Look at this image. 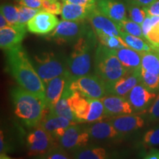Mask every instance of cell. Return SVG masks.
<instances>
[{
    "label": "cell",
    "mask_w": 159,
    "mask_h": 159,
    "mask_svg": "<svg viewBox=\"0 0 159 159\" xmlns=\"http://www.w3.org/2000/svg\"><path fill=\"white\" fill-rule=\"evenodd\" d=\"M91 27L83 21H67L63 20L60 21L52 33H51L47 39L56 42L58 44L75 43L85 35Z\"/></svg>",
    "instance_id": "cell-6"
},
{
    "label": "cell",
    "mask_w": 159,
    "mask_h": 159,
    "mask_svg": "<svg viewBox=\"0 0 159 159\" xmlns=\"http://www.w3.org/2000/svg\"><path fill=\"white\" fill-rule=\"evenodd\" d=\"M148 116L150 120H159V94L149 109Z\"/></svg>",
    "instance_id": "cell-39"
},
{
    "label": "cell",
    "mask_w": 159,
    "mask_h": 159,
    "mask_svg": "<svg viewBox=\"0 0 159 159\" xmlns=\"http://www.w3.org/2000/svg\"><path fill=\"white\" fill-rule=\"evenodd\" d=\"M156 0H130L131 3L135 4V5L142 6V7H147L151 3L153 2Z\"/></svg>",
    "instance_id": "cell-46"
},
{
    "label": "cell",
    "mask_w": 159,
    "mask_h": 159,
    "mask_svg": "<svg viewBox=\"0 0 159 159\" xmlns=\"http://www.w3.org/2000/svg\"><path fill=\"white\" fill-rule=\"evenodd\" d=\"M33 66L43 85L52 79L67 72V61L56 53L42 52L33 57Z\"/></svg>",
    "instance_id": "cell-5"
},
{
    "label": "cell",
    "mask_w": 159,
    "mask_h": 159,
    "mask_svg": "<svg viewBox=\"0 0 159 159\" xmlns=\"http://www.w3.org/2000/svg\"><path fill=\"white\" fill-rule=\"evenodd\" d=\"M71 80L68 72L52 79L44 84L45 111H50L62 97L66 88L70 84Z\"/></svg>",
    "instance_id": "cell-10"
},
{
    "label": "cell",
    "mask_w": 159,
    "mask_h": 159,
    "mask_svg": "<svg viewBox=\"0 0 159 159\" xmlns=\"http://www.w3.org/2000/svg\"><path fill=\"white\" fill-rule=\"evenodd\" d=\"M45 159H68L69 158V154L66 152V150L60 145H57L53 148L45 156L42 157Z\"/></svg>",
    "instance_id": "cell-38"
},
{
    "label": "cell",
    "mask_w": 159,
    "mask_h": 159,
    "mask_svg": "<svg viewBox=\"0 0 159 159\" xmlns=\"http://www.w3.org/2000/svg\"><path fill=\"white\" fill-rule=\"evenodd\" d=\"M8 69L21 88L44 98V85L21 45L5 51Z\"/></svg>",
    "instance_id": "cell-1"
},
{
    "label": "cell",
    "mask_w": 159,
    "mask_h": 159,
    "mask_svg": "<svg viewBox=\"0 0 159 159\" xmlns=\"http://www.w3.org/2000/svg\"><path fill=\"white\" fill-rule=\"evenodd\" d=\"M57 145L56 139L40 124L27 136V153L30 156L42 158Z\"/></svg>",
    "instance_id": "cell-7"
},
{
    "label": "cell",
    "mask_w": 159,
    "mask_h": 159,
    "mask_svg": "<svg viewBox=\"0 0 159 159\" xmlns=\"http://www.w3.org/2000/svg\"><path fill=\"white\" fill-rule=\"evenodd\" d=\"M73 158L77 159H105L109 158V155L104 148H90L76 150L73 154Z\"/></svg>",
    "instance_id": "cell-27"
},
{
    "label": "cell",
    "mask_w": 159,
    "mask_h": 159,
    "mask_svg": "<svg viewBox=\"0 0 159 159\" xmlns=\"http://www.w3.org/2000/svg\"><path fill=\"white\" fill-rule=\"evenodd\" d=\"M144 158L146 159H159V150L152 149L144 155Z\"/></svg>",
    "instance_id": "cell-45"
},
{
    "label": "cell",
    "mask_w": 159,
    "mask_h": 159,
    "mask_svg": "<svg viewBox=\"0 0 159 159\" xmlns=\"http://www.w3.org/2000/svg\"><path fill=\"white\" fill-rule=\"evenodd\" d=\"M7 26H11V24L6 19V18L4 16L2 13H1L0 14V29L4 28V27H7Z\"/></svg>",
    "instance_id": "cell-47"
},
{
    "label": "cell",
    "mask_w": 159,
    "mask_h": 159,
    "mask_svg": "<svg viewBox=\"0 0 159 159\" xmlns=\"http://www.w3.org/2000/svg\"><path fill=\"white\" fill-rule=\"evenodd\" d=\"M118 57L125 68L129 71H134L142 68V54L129 47L111 49Z\"/></svg>",
    "instance_id": "cell-21"
},
{
    "label": "cell",
    "mask_w": 159,
    "mask_h": 159,
    "mask_svg": "<svg viewBox=\"0 0 159 159\" xmlns=\"http://www.w3.org/2000/svg\"><path fill=\"white\" fill-rule=\"evenodd\" d=\"M142 54V68L159 75V52L155 50L145 52Z\"/></svg>",
    "instance_id": "cell-26"
},
{
    "label": "cell",
    "mask_w": 159,
    "mask_h": 159,
    "mask_svg": "<svg viewBox=\"0 0 159 159\" xmlns=\"http://www.w3.org/2000/svg\"><path fill=\"white\" fill-rule=\"evenodd\" d=\"M97 37L101 44H102L103 46L111 49L128 47L126 43L123 41V39L120 36L99 34L97 35Z\"/></svg>",
    "instance_id": "cell-30"
},
{
    "label": "cell",
    "mask_w": 159,
    "mask_h": 159,
    "mask_svg": "<svg viewBox=\"0 0 159 159\" xmlns=\"http://www.w3.org/2000/svg\"><path fill=\"white\" fill-rule=\"evenodd\" d=\"M62 5L57 0H42V11L55 15L61 14Z\"/></svg>",
    "instance_id": "cell-36"
},
{
    "label": "cell",
    "mask_w": 159,
    "mask_h": 159,
    "mask_svg": "<svg viewBox=\"0 0 159 159\" xmlns=\"http://www.w3.org/2000/svg\"><path fill=\"white\" fill-rule=\"evenodd\" d=\"M140 82H142V75L141 69H138L129 71L116 80L106 83L105 87L107 93L109 94L127 97L130 91Z\"/></svg>",
    "instance_id": "cell-11"
},
{
    "label": "cell",
    "mask_w": 159,
    "mask_h": 159,
    "mask_svg": "<svg viewBox=\"0 0 159 159\" xmlns=\"http://www.w3.org/2000/svg\"><path fill=\"white\" fill-rule=\"evenodd\" d=\"M156 93L147 89L143 84H137L127 97L132 108L136 111H144L156 97Z\"/></svg>",
    "instance_id": "cell-17"
},
{
    "label": "cell",
    "mask_w": 159,
    "mask_h": 159,
    "mask_svg": "<svg viewBox=\"0 0 159 159\" xmlns=\"http://www.w3.org/2000/svg\"><path fill=\"white\" fill-rule=\"evenodd\" d=\"M25 25H11L0 29V47L3 50H8L21 45L27 33Z\"/></svg>",
    "instance_id": "cell-14"
},
{
    "label": "cell",
    "mask_w": 159,
    "mask_h": 159,
    "mask_svg": "<svg viewBox=\"0 0 159 159\" xmlns=\"http://www.w3.org/2000/svg\"><path fill=\"white\" fill-rule=\"evenodd\" d=\"M17 7L19 13V25H21L27 26L30 20L33 19L39 11H41V9L31 8V7H26V6L20 5H18Z\"/></svg>",
    "instance_id": "cell-33"
},
{
    "label": "cell",
    "mask_w": 159,
    "mask_h": 159,
    "mask_svg": "<svg viewBox=\"0 0 159 159\" xmlns=\"http://www.w3.org/2000/svg\"><path fill=\"white\" fill-rule=\"evenodd\" d=\"M97 8L116 24L127 19L126 7L119 0H98Z\"/></svg>",
    "instance_id": "cell-18"
},
{
    "label": "cell",
    "mask_w": 159,
    "mask_h": 159,
    "mask_svg": "<svg viewBox=\"0 0 159 159\" xmlns=\"http://www.w3.org/2000/svg\"><path fill=\"white\" fill-rule=\"evenodd\" d=\"M90 138L95 140L116 139L121 135L110 122H97L88 128Z\"/></svg>",
    "instance_id": "cell-23"
},
{
    "label": "cell",
    "mask_w": 159,
    "mask_h": 159,
    "mask_svg": "<svg viewBox=\"0 0 159 159\" xmlns=\"http://www.w3.org/2000/svg\"><path fill=\"white\" fill-rule=\"evenodd\" d=\"M7 151H8V148L5 143L3 132L1 130V134H0V156H1L2 159L9 158V157H7V155H6V152Z\"/></svg>",
    "instance_id": "cell-42"
},
{
    "label": "cell",
    "mask_w": 159,
    "mask_h": 159,
    "mask_svg": "<svg viewBox=\"0 0 159 159\" xmlns=\"http://www.w3.org/2000/svg\"><path fill=\"white\" fill-rule=\"evenodd\" d=\"M143 143L148 147L159 145V128L148 130L143 137Z\"/></svg>",
    "instance_id": "cell-37"
},
{
    "label": "cell",
    "mask_w": 159,
    "mask_h": 159,
    "mask_svg": "<svg viewBox=\"0 0 159 159\" xmlns=\"http://www.w3.org/2000/svg\"><path fill=\"white\" fill-rule=\"evenodd\" d=\"M152 44L155 50L159 52V43H156V44H153V43H152Z\"/></svg>",
    "instance_id": "cell-48"
},
{
    "label": "cell",
    "mask_w": 159,
    "mask_h": 159,
    "mask_svg": "<svg viewBox=\"0 0 159 159\" xmlns=\"http://www.w3.org/2000/svg\"><path fill=\"white\" fill-rule=\"evenodd\" d=\"M0 11L11 24V25H19V13L17 6L10 4H2Z\"/></svg>",
    "instance_id": "cell-32"
},
{
    "label": "cell",
    "mask_w": 159,
    "mask_h": 159,
    "mask_svg": "<svg viewBox=\"0 0 159 159\" xmlns=\"http://www.w3.org/2000/svg\"><path fill=\"white\" fill-rule=\"evenodd\" d=\"M117 25L119 26L120 32H125V33H129V34L135 35V36L146 39V38L143 34L142 25L140 24L135 22L131 19H126Z\"/></svg>",
    "instance_id": "cell-29"
},
{
    "label": "cell",
    "mask_w": 159,
    "mask_h": 159,
    "mask_svg": "<svg viewBox=\"0 0 159 159\" xmlns=\"http://www.w3.org/2000/svg\"><path fill=\"white\" fill-rule=\"evenodd\" d=\"M90 100V110L87 116L85 122H94L101 121L106 116L104 105L101 99H89Z\"/></svg>",
    "instance_id": "cell-28"
},
{
    "label": "cell",
    "mask_w": 159,
    "mask_h": 159,
    "mask_svg": "<svg viewBox=\"0 0 159 159\" xmlns=\"http://www.w3.org/2000/svg\"><path fill=\"white\" fill-rule=\"evenodd\" d=\"M97 7V5H82L63 2L61 11V17L67 21H83Z\"/></svg>",
    "instance_id": "cell-20"
},
{
    "label": "cell",
    "mask_w": 159,
    "mask_h": 159,
    "mask_svg": "<svg viewBox=\"0 0 159 159\" xmlns=\"http://www.w3.org/2000/svg\"><path fill=\"white\" fill-rule=\"evenodd\" d=\"M150 19L152 27L147 35L146 39L150 43L156 44L159 43V16H150Z\"/></svg>",
    "instance_id": "cell-35"
},
{
    "label": "cell",
    "mask_w": 159,
    "mask_h": 159,
    "mask_svg": "<svg viewBox=\"0 0 159 159\" xmlns=\"http://www.w3.org/2000/svg\"><path fill=\"white\" fill-rule=\"evenodd\" d=\"M90 139L88 128L75 124L65 130L59 142L66 150H77L88 144Z\"/></svg>",
    "instance_id": "cell-9"
},
{
    "label": "cell",
    "mask_w": 159,
    "mask_h": 159,
    "mask_svg": "<svg viewBox=\"0 0 159 159\" xmlns=\"http://www.w3.org/2000/svg\"><path fill=\"white\" fill-rule=\"evenodd\" d=\"M142 84L151 91L159 90V75L141 69Z\"/></svg>",
    "instance_id": "cell-31"
},
{
    "label": "cell",
    "mask_w": 159,
    "mask_h": 159,
    "mask_svg": "<svg viewBox=\"0 0 159 159\" xmlns=\"http://www.w3.org/2000/svg\"><path fill=\"white\" fill-rule=\"evenodd\" d=\"M63 2L76 4V5H97L98 0H62Z\"/></svg>",
    "instance_id": "cell-43"
},
{
    "label": "cell",
    "mask_w": 159,
    "mask_h": 159,
    "mask_svg": "<svg viewBox=\"0 0 159 159\" xmlns=\"http://www.w3.org/2000/svg\"><path fill=\"white\" fill-rule=\"evenodd\" d=\"M142 28L143 31V34H144V37L146 38L147 35L148 34V33L150 32L151 27H152V24H151V19H150V16L148 15L147 17L145 18L142 25Z\"/></svg>",
    "instance_id": "cell-44"
},
{
    "label": "cell",
    "mask_w": 159,
    "mask_h": 159,
    "mask_svg": "<svg viewBox=\"0 0 159 159\" xmlns=\"http://www.w3.org/2000/svg\"><path fill=\"white\" fill-rule=\"evenodd\" d=\"M149 16H159V0H156L147 7H144Z\"/></svg>",
    "instance_id": "cell-41"
},
{
    "label": "cell",
    "mask_w": 159,
    "mask_h": 159,
    "mask_svg": "<svg viewBox=\"0 0 159 159\" xmlns=\"http://www.w3.org/2000/svg\"><path fill=\"white\" fill-rule=\"evenodd\" d=\"M69 89L89 99H102L107 94L105 83L97 75H86L73 80Z\"/></svg>",
    "instance_id": "cell-8"
},
{
    "label": "cell",
    "mask_w": 159,
    "mask_h": 159,
    "mask_svg": "<svg viewBox=\"0 0 159 159\" xmlns=\"http://www.w3.org/2000/svg\"><path fill=\"white\" fill-rule=\"evenodd\" d=\"M58 23V19L55 14L41 10L33 19L30 20L27 27L28 31L32 33L47 35L54 30Z\"/></svg>",
    "instance_id": "cell-13"
},
{
    "label": "cell",
    "mask_w": 159,
    "mask_h": 159,
    "mask_svg": "<svg viewBox=\"0 0 159 159\" xmlns=\"http://www.w3.org/2000/svg\"><path fill=\"white\" fill-rule=\"evenodd\" d=\"M71 93H72V91L69 89V85L66 88L65 91H63L62 97L59 99L58 102L55 105L53 109H52L50 111H52L54 114L57 115V116L66 117V118L72 121V122L78 123L74 113H73L72 110H71L70 104H69V97H70Z\"/></svg>",
    "instance_id": "cell-24"
},
{
    "label": "cell",
    "mask_w": 159,
    "mask_h": 159,
    "mask_svg": "<svg viewBox=\"0 0 159 159\" xmlns=\"http://www.w3.org/2000/svg\"><path fill=\"white\" fill-rule=\"evenodd\" d=\"M104 105L106 116H117L124 114H130L133 108L126 97L111 94L101 99Z\"/></svg>",
    "instance_id": "cell-16"
},
{
    "label": "cell",
    "mask_w": 159,
    "mask_h": 159,
    "mask_svg": "<svg viewBox=\"0 0 159 159\" xmlns=\"http://www.w3.org/2000/svg\"><path fill=\"white\" fill-rule=\"evenodd\" d=\"M15 114L28 127L39 125L45 112L44 98L25 90L21 86L11 91Z\"/></svg>",
    "instance_id": "cell-2"
},
{
    "label": "cell",
    "mask_w": 159,
    "mask_h": 159,
    "mask_svg": "<svg viewBox=\"0 0 159 159\" xmlns=\"http://www.w3.org/2000/svg\"><path fill=\"white\" fill-rule=\"evenodd\" d=\"M88 19L96 35L105 34L120 36V30L118 25L102 14L97 7L91 12Z\"/></svg>",
    "instance_id": "cell-15"
},
{
    "label": "cell",
    "mask_w": 159,
    "mask_h": 159,
    "mask_svg": "<svg viewBox=\"0 0 159 159\" xmlns=\"http://www.w3.org/2000/svg\"><path fill=\"white\" fill-rule=\"evenodd\" d=\"M128 12L130 19L140 25H142L145 18L148 16V13L144 7L135 5V4H132L129 6Z\"/></svg>",
    "instance_id": "cell-34"
},
{
    "label": "cell",
    "mask_w": 159,
    "mask_h": 159,
    "mask_svg": "<svg viewBox=\"0 0 159 159\" xmlns=\"http://www.w3.org/2000/svg\"><path fill=\"white\" fill-rule=\"evenodd\" d=\"M77 124L67 118L57 116L52 111H45L40 125L48 131L52 136L59 141L64 134L65 130L71 125Z\"/></svg>",
    "instance_id": "cell-12"
},
{
    "label": "cell",
    "mask_w": 159,
    "mask_h": 159,
    "mask_svg": "<svg viewBox=\"0 0 159 159\" xmlns=\"http://www.w3.org/2000/svg\"><path fill=\"white\" fill-rule=\"evenodd\" d=\"M69 104L77 122H85L89 110L90 100L77 91H72L69 97Z\"/></svg>",
    "instance_id": "cell-22"
},
{
    "label": "cell",
    "mask_w": 159,
    "mask_h": 159,
    "mask_svg": "<svg viewBox=\"0 0 159 159\" xmlns=\"http://www.w3.org/2000/svg\"><path fill=\"white\" fill-rule=\"evenodd\" d=\"M94 70L105 83L116 80L128 72L113 51L101 43L95 51Z\"/></svg>",
    "instance_id": "cell-4"
},
{
    "label": "cell",
    "mask_w": 159,
    "mask_h": 159,
    "mask_svg": "<svg viewBox=\"0 0 159 159\" xmlns=\"http://www.w3.org/2000/svg\"><path fill=\"white\" fill-rule=\"evenodd\" d=\"M120 37L126 43L129 48L134 49L139 52L142 53L153 50L152 43H150V41L147 42L142 38L135 36L125 32H120Z\"/></svg>",
    "instance_id": "cell-25"
},
{
    "label": "cell",
    "mask_w": 159,
    "mask_h": 159,
    "mask_svg": "<svg viewBox=\"0 0 159 159\" xmlns=\"http://www.w3.org/2000/svg\"><path fill=\"white\" fill-rule=\"evenodd\" d=\"M97 35L91 29L76 42L67 58V72L71 80L89 75L91 67V54L97 43Z\"/></svg>",
    "instance_id": "cell-3"
},
{
    "label": "cell",
    "mask_w": 159,
    "mask_h": 159,
    "mask_svg": "<svg viewBox=\"0 0 159 159\" xmlns=\"http://www.w3.org/2000/svg\"><path fill=\"white\" fill-rule=\"evenodd\" d=\"M19 5L34 9L42 10V0H16Z\"/></svg>",
    "instance_id": "cell-40"
},
{
    "label": "cell",
    "mask_w": 159,
    "mask_h": 159,
    "mask_svg": "<svg viewBox=\"0 0 159 159\" xmlns=\"http://www.w3.org/2000/svg\"><path fill=\"white\" fill-rule=\"evenodd\" d=\"M109 122L121 135L129 134L142 128L144 125V119L136 115L124 114L114 116Z\"/></svg>",
    "instance_id": "cell-19"
}]
</instances>
